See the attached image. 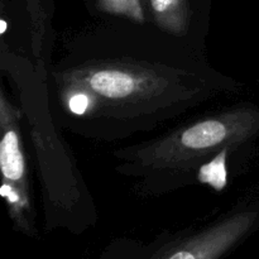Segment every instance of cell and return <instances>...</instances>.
<instances>
[{
  "label": "cell",
  "instance_id": "1",
  "mask_svg": "<svg viewBox=\"0 0 259 259\" xmlns=\"http://www.w3.org/2000/svg\"><path fill=\"white\" fill-rule=\"evenodd\" d=\"M258 134L259 108H232L121 152L123 172L147 177L185 174L202 166L210 157L239 148Z\"/></svg>",
  "mask_w": 259,
  "mask_h": 259
},
{
  "label": "cell",
  "instance_id": "5",
  "mask_svg": "<svg viewBox=\"0 0 259 259\" xmlns=\"http://www.w3.org/2000/svg\"><path fill=\"white\" fill-rule=\"evenodd\" d=\"M158 27L175 35L186 34L190 23L189 0H149Z\"/></svg>",
  "mask_w": 259,
  "mask_h": 259
},
{
  "label": "cell",
  "instance_id": "7",
  "mask_svg": "<svg viewBox=\"0 0 259 259\" xmlns=\"http://www.w3.org/2000/svg\"><path fill=\"white\" fill-rule=\"evenodd\" d=\"M96 7L100 12L120 15L134 22H144L142 0H96Z\"/></svg>",
  "mask_w": 259,
  "mask_h": 259
},
{
  "label": "cell",
  "instance_id": "4",
  "mask_svg": "<svg viewBox=\"0 0 259 259\" xmlns=\"http://www.w3.org/2000/svg\"><path fill=\"white\" fill-rule=\"evenodd\" d=\"M20 111L7 99L4 93L0 95V167L3 180L17 185L30 195L27 159L23 148L20 132Z\"/></svg>",
  "mask_w": 259,
  "mask_h": 259
},
{
  "label": "cell",
  "instance_id": "6",
  "mask_svg": "<svg viewBox=\"0 0 259 259\" xmlns=\"http://www.w3.org/2000/svg\"><path fill=\"white\" fill-rule=\"evenodd\" d=\"M0 194L7 202L9 215L23 230H29L30 214H32V204H30V195L23 191L17 185L3 180Z\"/></svg>",
  "mask_w": 259,
  "mask_h": 259
},
{
  "label": "cell",
  "instance_id": "8",
  "mask_svg": "<svg viewBox=\"0 0 259 259\" xmlns=\"http://www.w3.org/2000/svg\"><path fill=\"white\" fill-rule=\"evenodd\" d=\"M5 27H7V24H5L4 19H3V20H2V33L5 32Z\"/></svg>",
  "mask_w": 259,
  "mask_h": 259
},
{
  "label": "cell",
  "instance_id": "2",
  "mask_svg": "<svg viewBox=\"0 0 259 259\" xmlns=\"http://www.w3.org/2000/svg\"><path fill=\"white\" fill-rule=\"evenodd\" d=\"M85 89L94 101L91 116L138 115L192 98L191 76L184 71L134 62H99L67 71L58 78Z\"/></svg>",
  "mask_w": 259,
  "mask_h": 259
},
{
  "label": "cell",
  "instance_id": "3",
  "mask_svg": "<svg viewBox=\"0 0 259 259\" xmlns=\"http://www.w3.org/2000/svg\"><path fill=\"white\" fill-rule=\"evenodd\" d=\"M257 220L258 212L253 210H242L230 214L174 245L157 259H218L243 239L252 230Z\"/></svg>",
  "mask_w": 259,
  "mask_h": 259
}]
</instances>
